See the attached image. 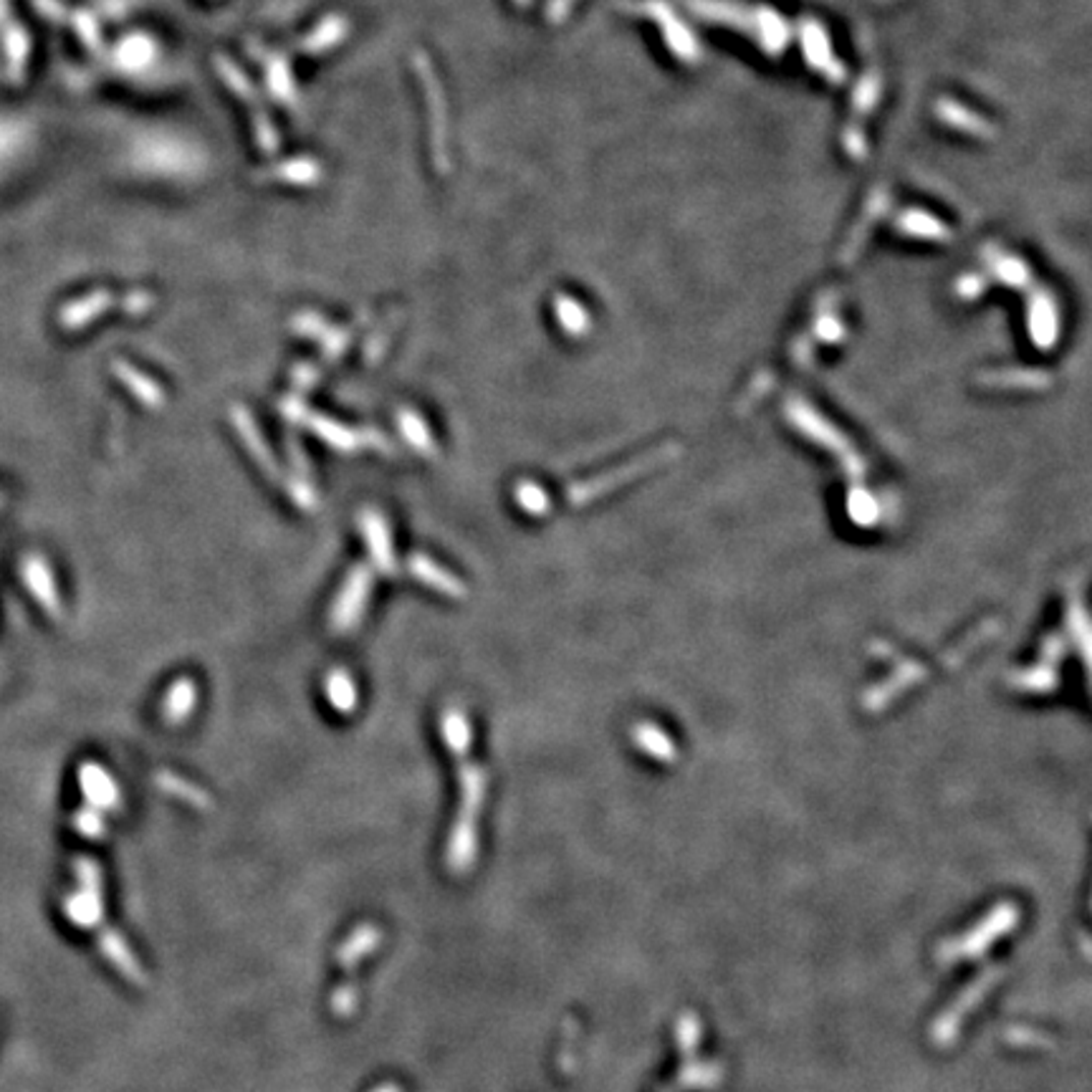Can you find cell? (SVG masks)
<instances>
[{
	"label": "cell",
	"instance_id": "6da1fadb",
	"mask_svg": "<svg viewBox=\"0 0 1092 1092\" xmlns=\"http://www.w3.org/2000/svg\"><path fill=\"white\" fill-rule=\"evenodd\" d=\"M413 71L418 76L420 89L425 94V109H428V132H430V157L438 175H450L453 170V155H450V122H448V99L445 89L435 73L433 61L425 51H413Z\"/></svg>",
	"mask_w": 1092,
	"mask_h": 1092
},
{
	"label": "cell",
	"instance_id": "7a4b0ae2",
	"mask_svg": "<svg viewBox=\"0 0 1092 1092\" xmlns=\"http://www.w3.org/2000/svg\"><path fill=\"white\" fill-rule=\"evenodd\" d=\"M230 420H233L235 433L240 435V440H243V445L249 448L251 458L259 463V469L264 471L271 481H276L278 486L291 496V501L296 503L298 508H304V511H314V508L319 506V496L312 488V483L304 481V478H293V476L283 474V469L276 463V458H273L269 443L264 440V435H261L259 425H256V420L251 418L249 410H245L243 405H233L230 407Z\"/></svg>",
	"mask_w": 1092,
	"mask_h": 1092
},
{
	"label": "cell",
	"instance_id": "3957f363",
	"mask_svg": "<svg viewBox=\"0 0 1092 1092\" xmlns=\"http://www.w3.org/2000/svg\"><path fill=\"white\" fill-rule=\"evenodd\" d=\"M213 64L218 76L223 78V84L228 87V92L233 94L235 99H240V104H245V107L251 109V127H254V140L256 145H259V150L264 152V155H276L281 142H278V132L271 122V114L266 112L264 102H261V94L259 89H256V84L245 76L243 68L235 64L230 56L215 54Z\"/></svg>",
	"mask_w": 1092,
	"mask_h": 1092
},
{
	"label": "cell",
	"instance_id": "277c9868",
	"mask_svg": "<svg viewBox=\"0 0 1092 1092\" xmlns=\"http://www.w3.org/2000/svg\"><path fill=\"white\" fill-rule=\"evenodd\" d=\"M372 592V569L367 564H357L354 569L346 575L344 585H341L337 600L332 605V614H329V622L337 635H349L354 633L357 624L362 622L367 610V600H370Z\"/></svg>",
	"mask_w": 1092,
	"mask_h": 1092
},
{
	"label": "cell",
	"instance_id": "5b68a950",
	"mask_svg": "<svg viewBox=\"0 0 1092 1092\" xmlns=\"http://www.w3.org/2000/svg\"><path fill=\"white\" fill-rule=\"evenodd\" d=\"M324 177L322 162L314 160V157H291V160L273 162V165H264L254 172V180L261 185H293V187H314L319 185Z\"/></svg>",
	"mask_w": 1092,
	"mask_h": 1092
},
{
	"label": "cell",
	"instance_id": "8992f818",
	"mask_svg": "<svg viewBox=\"0 0 1092 1092\" xmlns=\"http://www.w3.org/2000/svg\"><path fill=\"white\" fill-rule=\"evenodd\" d=\"M357 522H360L362 537L367 539V549H370V556H372V561H375L377 569L387 577H395L397 559H395V549H392L390 527H387L385 516H382L380 511H375V508H367V511L360 513Z\"/></svg>",
	"mask_w": 1092,
	"mask_h": 1092
},
{
	"label": "cell",
	"instance_id": "52a82bcc",
	"mask_svg": "<svg viewBox=\"0 0 1092 1092\" xmlns=\"http://www.w3.org/2000/svg\"><path fill=\"white\" fill-rule=\"evenodd\" d=\"M112 307H117V298L109 288H92L84 296L71 298L64 309L59 312V327L66 332H78V329H87L89 324L97 322L99 317L109 312Z\"/></svg>",
	"mask_w": 1092,
	"mask_h": 1092
},
{
	"label": "cell",
	"instance_id": "ba28073f",
	"mask_svg": "<svg viewBox=\"0 0 1092 1092\" xmlns=\"http://www.w3.org/2000/svg\"><path fill=\"white\" fill-rule=\"evenodd\" d=\"M351 34V23L346 15L341 13H329L309 31L307 36H302L296 44V51L304 56H322L327 51L337 49L341 41H346V36Z\"/></svg>",
	"mask_w": 1092,
	"mask_h": 1092
},
{
	"label": "cell",
	"instance_id": "9c48e42d",
	"mask_svg": "<svg viewBox=\"0 0 1092 1092\" xmlns=\"http://www.w3.org/2000/svg\"><path fill=\"white\" fill-rule=\"evenodd\" d=\"M407 571L415 577L418 582H423V585H428L430 590L440 592V595L445 597H455V600H460V597H466V585L458 580V577L453 575V571H448L445 566H440L438 561H433L430 556L425 554H410L407 559Z\"/></svg>",
	"mask_w": 1092,
	"mask_h": 1092
},
{
	"label": "cell",
	"instance_id": "30bf717a",
	"mask_svg": "<svg viewBox=\"0 0 1092 1092\" xmlns=\"http://www.w3.org/2000/svg\"><path fill=\"white\" fill-rule=\"evenodd\" d=\"M304 428L312 430L317 438H322L324 443L332 445L334 450H339V453H357V450L362 448V440H360V430H351L346 428V425L337 423V420L327 418V415H319V413H312V410H304L302 415V423Z\"/></svg>",
	"mask_w": 1092,
	"mask_h": 1092
},
{
	"label": "cell",
	"instance_id": "8fae6325",
	"mask_svg": "<svg viewBox=\"0 0 1092 1092\" xmlns=\"http://www.w3.org/2000/svg\"><path fill=\"white\" fill-rule=\"evenodd\" d=\"M23 580L25 585H29L31 595L39 600V605L44 607L51 617H61L64 610H61L59 590H56V582L49 564H46L41 556H29V559L23 561Z\"/></svg>",
	"mask_w": 1092,
	"mask_h": 1092
},
{
	"label": "cell",
	"instance_id": "7c38bea8",
	"mask_svg": "<svg viewBox=\"0 0 1092 1092\" xmlns=\"http://www.w3.org/2000/svg\"><path fill=\"white\" fill-rule=\"evenodd\" d=\"M261 66H264L266 89H269L271 97L276 99L278 104L293 107V104L298 102V92L288 61L283 59V56L273 54V51H264V54H261Z\"/></svg>",
	"mask_w": 1092,
	"mask_h": 1092
},
{
	"label": "cell",
	"instance_id": "4fadbf2b",
	"mask_svg": "<svg viewBox=\"0 0 1092 1092\" xmlns=\"http://www.w3.org/2000/svg\"><path fill=\"white\" fill-rule=\"evenodd\" d=\"M112 372H114V377L122 380V385L132 392L142 405H147L152 410L165 405V390H162L152 377H147L145 372H140L137 367L129 365V362H122V360L112 362Z\"/></svg>",
	"mask_w": 1092,
	"mask_h": 1092
},
{
	"label": "cell",
	"instance_id": "5bb4252c",
	"mask_svg": "<svg viewBox=\"0 0 1092 1092\" xmlns=\"http://www.w3.org/2000/svg\"><path fill=\"white\" fill-rule=\"evenodd\" d=\"M3 51H5V68H8V76L13 84L23 81L25 66H29L31 56V36L29 31L20 23H8L3 25Z\"/></svg>",
	"mask_w": 1092,
	"mask_h": 1092
},
{
	"label": "cell",
	"instance_id": "9a60e30c",
	"mask_svg": "<svg viewBox=\"0 0 1092 1092\" xmlns=\"http://www.w3.org/2000/svg\"><path fill=\"white\" fill-rule=\"evenodd\" d=\"M198 703V686L193 678H177L167 688L165 701H162V718L172 726L187 721Z\"/></svg>",
	"mask_w": 1092,
	"mask_h": 1092
},
{
	"label": "cell",
	"instance_id": "2e32d148",
	"mask_svg": "<svg viewBox=\"0 0 1092 1092\" xmlns=\"http://www.w3.org/2000/svg\"><path fill=\"white\" fill-rule=\"evenodd\" d=\"M78 779H81L84 795L92 802L94 807H112L117 802V786H114L112 776L97 764H87L78 771Z\"/></svg>",
	"mask_w": 1092,
	"mask_h": 1092
},
{
	"label": "cell",
	"instance_id": "e0dca14e",
	"mask_svg": "<svg viewBox=\"0 0 1092 1092\" xmlns=\"http://www.w3.org/2000/svg\"><path fill=\"white\" fill-rule=\"evenodd\" d=\"M397 428H400L402 438H405L418 453L428 455V458L438 455V445H435L428 425H425V420L420 418L415 410H400V413H397Z\"/></svg>",
	"mask_w": 1092,
	"mask_h": 1092
},
{
	"label": "cell",
	"instance_id": "ac0fdd59",
	"mask_svg": "<svg viewBox=\"0 0 1092 1092\" xmlns=\"http://www.w3.org/2000/svg\"><path fill=\"white\" fill-rule=\"evenodd\" d=\"M440 731H443L445 744L450 754H469L471 747V723L460 708H448L440 718Z\"/></svg>",
	"mask_w": 1092,
	"mask_h": 1092
},
{
	"label": "cell",
	"instance_id": "d6986e66",
	"mask_svg": "<svg viewBox=\"0 0 1092 1092\" xmlns=\"http://www.w3.org/2000/svg\"><path fill=\"white\" fill-rule=\"evenodd\" d=\"M327 698L332 703V708L337 713H351L357 708V683L351 680V675L346 670H332L327 675Z\"/></svg>",
	"mask_w": 1092,
	"mask_h": 1092
},
{
	"label": "cell",
	"instance_id": "ffe728a7",
	"mask_svg": "<svg viewBox=\"0 0 1092 1092\" xmlns=\"http://www.w3.org/2000/svg\"><path fill=\"white\" fill-rule=\"evenodd\" d=\"M66 23H71V29L76 31V36L89 51L102 49V29H99V20L89 10H68Z\"/></svg>",
	"mask_w": 1092,
	"mask_h": 1092
},
{
	"label": "cell",
	"instance_id": "44dd1931",
	"mask_svg": "<svg viewBox=\"0 0 1092 1092\" xmlns=\"http://www.w3.org/2000/svg\"><path fill=\"white\" fill-rule=\"evenodd\" d=\"M365 314L367 312H362L360 317H357V322L351 324V327H346V329L344 327H329V332L324 334L322 341H319V346H322V354L327 357L329 362L339 360V357L344 354L346 349H349L351 339H354V334H357V329H360V322H362V317H365Z\"/></svg>",
	"mask_w": 1092,
	"mask_h": 1092
},
{
	"label": "cell",
	"instance_id": "7402d4cb",
	"mask_svg": "<svg viewBox=\"0 0 1092 1092\" xmlns=\"http://www.w3.org/2000/svg\"><path fill=\"white\" fill-rule=\"evenodd\" d=\"M329 327H332V324H329L327 319L317 312H298V314H293V319H291L293 332L314 341H322L324 334L329 332Z\"/></svg>",
	"mask_w": 1092,
	"mask_h": 1092
},
{
	"label": "cell",
	"instance_id": "603a6c76",
	"mask_svg": "<svg viewBox=\"0 0 1092 1092\" xmlns=\"http://www.w3.org/2000/svg\"><path fill=\"white\" fill-rule=\"evenodd\" d=\"M516 501H518V506L524 508V511L534 513V516H539V513L549 511V498H546V493L537 486V483H527V481L518 483V486H516Z\"/></svg>",
	"mask_w": 1092,
	"mask_h": 1092
},
{
	"label": "cell",
	"instance_id": "cb8c5ba5",
	"mask_svg": "<svg viewBox=\"0 0 1092 1092\" xmlns=\"http://www.w3.org/2000/svg\"><path fill=\"white\" fill-rule=\"evenodd\" d=\"M155 293L147 291V288H132V291L124 293L122 302H117V307L129 317H142V314H147L155 307Z\"/></svg>",
	"mask_w": 1092,
	"mask_h": 1092
},
{
	"label": "cell",
	"instance_id": "d4e9b609",
	"mask_svg": "<svg viewBox=\"0 0 1092 1092\" xmlns=\"http://www.w3.org/2000/svg\"><path fill=\"white\" fill-rule=\"evenodd\" d=\"M157 781H160L162 789L172 791V795H177V797H185V800L193 802V805H205L203 791L196 789V786H190L187 781H180L177 776L162 774V776H157Z\"/></svg>",
	"mask_w": 1092,
	"mask_h": 1092
},
{
	"label": "cell",
	"instance_id": "484cf974",
	"mask_svg": "<svg viewBox=\"0 0 1092 1092\" xmlns=\"http://www.w3.org/2000/svg\"><path fill=\"white\" fill-rule=\"evenodd\" d=\"M319 377H322V370L314 362H298L291 370V382L296 385V390H312Z\"/></svg>",
	"mask_w": 1092,
	"mask_h": 1092
},
{
	"label": "cell",
	"instance_id": "4316f807",
	"mask_svg": "<svg viewBox=\"0 0 1092 1092\" xmlns=\"http://www.w3.org/2000/svg\"><path fill=\"white\" fill-rule=\"evenodd\" d=\"M360 440H362V448H375V450H380V453H387V455L395 453V445H392V440L387 438V435H382L380 430H375V428H362L360 430Z\"/></svg>",
	"mask_w": 1092,
	"mask_h": 1092
},
{
	"label": "cell",
	"instance_id": "83f0119b",
	"mask_svg": "<svg viewBox=\"0 0 1092 1092\" xmlns=\"http://www.w3.org/2000/svg\"><path fill=\"white\" fill-rule=\"evenodd\" d=\"M392 329H395V322H387V329H385V324H382V327L372 334L370 341H367V360L370 362L380 360L382 351L387 349V341H390Z\"/></svg>",
	"mask_w": 1092,
	"mask_h": 1092
},
{
	"label": "cell",
	"instance_id": "f1b7e54d",
	"mask_svg": "<svg viewBox=\"0 0 1092 1092\" xmlns=\"http://www.w3.org/2000/svg\"><path fill=\"white\" fill-rule=\"evenodd\" d=\"M34 5L39 13H44L54 23H66L68 20V8L61 0H34Z\"/></svg>",
	"mask_w": 1092,
	"mask_h": 1092
},
{
	"label": "cell",
	"instance_id": "f546056e",
	"mask_svg": "<svg viewBox=\"0 0 1092 1092\" xmlns=\"http://www.w3.org/2000/svg\"><path fill=\"white\" fill-rule=\"evenodd\" d=\"M286 450H288V458H291L293 469L298 471V478H304V481H307L309 474H312V469H309V458H307V453L302 450V445H298L293 438H288Z\"/></svg>",
	"mask_w": 1092,
	"mask_h": 1092
},
{
	"label": "cell",
	"instance_id": "4dcf8cb0",
	"mask_svg": "<svg viewBox=\"0 0 1092 1092\" xmlns=\"http://www.w3.org/2000/svg\"><path fill=\"white\" fill-rule=\"evenodd\" d=\"M76 824H78V827H81V829H78V832H84V834H97V829H99V817L94 815V812H81V815H78V819H76Z\"/></svg>",
	"mask_w": 1092,
	"mask_h": 1092
},
{
	"label": "cell",
	"instance_id": "1f68e13d",
	"mask_svg": "<svg viewBox=\"0 0 1092 1092\" xmlns=\"http://www.w3.org/2000/svg\"><path fill=\"white\" fill-rule=\"evenodd\" d=\"M10 20V5L8 0H0V25H5Z\"/></svg>",
	"mask_w": 1092,
	"mask_h": 1092
}]
</instances>
